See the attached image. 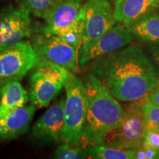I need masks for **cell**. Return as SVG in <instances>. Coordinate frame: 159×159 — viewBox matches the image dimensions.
I'll list each match as a JSON object with an SVG mask.
<instances>
[{
	"label": "cell",
	"mask_w": 159,
	"mask_h": 159,
	"mask_svg": "<svg viewBox=\"0 0 159 159\" xmlns=\"http://www.w3.org/2000/svg\"><path fill=\"white\" fill-rule=\"evenodd\" d=\"M37 107L26 105L0 117V142L16 139L29 130Z\"/></svg>",
	"instance_id": "4fadbf2b"
},
{
	"label": "cell",
	"mask_w": 159,
	"mask_h": 159,
	"mask_svg": "<svg viewBox=\"0 0 159 159\" xmlns=\"http://www.w3.org/2000/svg\"><path fill=\"white\" fill-rule=\"evenodd\" d=\"M66 98H61L52 105L35 123L31 138L42 146H52L61 142L64 122Z\"/></svg>",
	"instance_id": "8fae6325"
},
{
	"label": "cell",
	"mask_w": 159,
	"mask_h": 159,
	"mask_svg": "<svg viewBox=\"0 0 159 159\" xmlns=\"http://www.w3.org/2000/svg\"><path fill=\"white\" fill-rule=\"evenodd\" d=\"M125 27L130 32L133 40L139 44L148 46L159 42V12L149 13Z\"/></svg>",
	"instance_id": "9a60e30c"
},
{
	"label": "cell",
	"mask_w": 159,
	"mask_h": 159,
	"mask_svg": "<svg viewBox=\"0 0 159 159\" xmlns=\"http://www.w3.org/2000/svg\"><path fill=\"white\" fill-rule=\"evenodd\" d=\"M81 80L86 98V116L80 146L102 144L105 135L122 120L124 108L105 85L91 72Z\"/></svg>",
	"instance_id": "7a4b0ae2"
},
{
	"label": "cell",
	"mask_w": 159,
	"mask_h": 159,
	"mask_svg": "<svg viewBox=\"0 0 159 159\" xmlns=\"http://www.w3.org/2000/svg\"><path fill=\"white\" fill-rule=\"evenodd\" d=\"M88 158L94 159H136V150H121L104 144L84 147Z\"/></svg>",
	"instance_id": "e0dca14e"
},
{
	"label": "cell",
	"mask_w": 159,
	"mask_h": 159,
	"mask_svg": "<svg viewBox=\"0 0 159 159\" xmlns=\"http://www.w3.org/2000/svg\"><path fill=\"white\" fill-rule=\"evenodd\" d=\"M147 130H159V105L144 99L143 102Z\"/></svg>",
	"instance_id": "ffe728a7"
},
{
	"label": "cell",
	"mask_w": 159,
	"mask_h": 159,
	"mask_svg": "<svg viewBox=\"0 0 159 159\" xmlns=\"http://www.w3.org/2000/svg\"><path fill=\"white\" fill-rule=\"evenodd\" d=\"M159 9V0H116L114 14L116 23L125 27Z\"/></svg>",
	"instance_id": "5bb4252c"
},
{
	"label": "cell",
	"mask_w": 159,
	"mask_h": 159,
	"mask_svg": "<svg viewBox=\"0 0 159 159\" xmlns=\"http://www.w3.org/2000/svg\"><path fill=\"white\" fill-rule=\"evenodd\" d=\"M145 99L149 102L159 105V85L153 91H152L148 96H146Z\"/></svg>",
	"instance_id": "603a6c76"
},
{
	"label": "cell",
	"mask_w": 159,
	"mask_h": 159,
	"mask_svg": "<svg viewBox=\"0 0 159 159\" xmlns=\"http://www.w3.org/2000/svg\"><path fill=\"white\" fill-rule=\"evenodd\" d=\"M157 151H158V154H157V158L159 159V149H158Z\"/></svg>",
	"instance_id": "cb8c5ba5"
},
{
	"label": "cell",
	"mask_w": 159,
	"mask_h": 159,
	"mask_svg": "<svg viewBox=\"0 0 159 159\" xmlns=\"http://www.w3.org/2000/svg\"><path fill=\"white\" fill-rule=\"evenodd\" d=\"M133 38L123 25L118 24L100 37L84 41L78 49V62L85 66L99 57L114 52L131 44Z\"/></svg>",
	"instance_id": "9c48e42d"
},
{
	"label": "cell",
	"mask_w": 159,
	"mask_h": 159,
	"mask_svg": "<svg viewBox=\"0 0 159 159\" xmlns=\"http://www.w3.org/2000/svg\"><path fill=\"white\" fill-rule=\"evenodd\" d=\"M0 1H5V0H0Z\"/></svg>",
	"instance_id": "d4e9b609"
},
{
	"label": "cell",
	"mask_w": 159,
	"mask_h": 159,
	"mask_svg": "<svg viewBox=\"0 0 159 159\" xmlns=\"http://www.w3.org/2000/svg\"><path fill=\"white\" fill-rule=\"evenodd\" d=\"M29 73L30 102L37 108L49 106L72 74L61 66L39 57Z\"/></svg>",
	"instance_id": "3957f363"
},
{
	"label": "cell",
	"mask_w": 159,
	"mask_h": 159,
	"mask_svg": "<svg viewBox=\"0 0 159 159\" xmlns=\"http://www.w3.org/2000/svg\"><path fill=\"white\" fill-rule=\"evenodd\" d=\"M38 57L76 73L79 71L78 49L57 35H46L38 31L30 38Z\"/></svg>",
	"instance_id": "52a82bcc"
},
{
	"label": "cell",
	"mask_w": 159,
	"mask_h": 159,
	"mask_svg": "<svg viewBox=\"0 0 159 159\" xmlns=\"http://www.w3.org/2000/svg\"><path fill=\"white\" fill-rule=\"evenodd\" d=\"M84 0H64L46 19L39 31L46 35L60 36L80 25V16Z\"/></svg>",
	"instance_id": "7c38bea8"
},
{
	"label": "cell",
	"mask_w": 159,
	"mask_h": 159,
	"mask_svg": "<svg viewBox=\"0 0 159 159\" xmlns=\"http://www.w3.org/2000/svg\"><path fill=\"white\" fill-rule=\"evenodd\" d=\"M142 147L156 150L159 149V130H147Z\"/></svg>",
	"instance_id": "44dd1931"
},
{
	"label": "cell",
	"mask_w": 159,
	"mask_h": 159,
	"mask_svg": "<svg viewBox=\"0 0 159 159\" xmlns=\"http://www.w3.org/2000/svg\"><path fill=\"white\" fill-rule=\"evenodd\" d=\"M82 43L100 37L116 25L109 0H86L80 16Z\"/></svg>",
	"instance_id": "30bf717a"
},
{
	"label": "cell",
	"mask_w": 159,
	"mask_h": 159,
	"mask_svg": "<svg viewBox=\"0 0 159 159\" xmlns=\"http://www.w3.org/2000/svg\"><path fill=\"white\" fill-rule=\"evenodd\" d=\"M52 158L57 159H84L88 158V156L84 147H72L66 144H62L55 150Z\"/></svg>",
	"instance_id": "d6986e66"
},
{
	"label": "cell",
	"mask_w": 159,
	"mask_h": 159,
	"mask_svg": "<svg viewBox=\"0 0 159 159\" xmlns=\"http://www.w3.org/2000/svg\"><path fill=\"white\" fill-rule=\"evenodd\" d=\"M144 99L130 102L123 107L122 120L105 135L102 144L121 150H137L142 146L147 131Z\"/></svg>",
	"instance_id": "277c9868"
},
{
	"label": "cell",
	"mask_w": 159,
	"mask_h": 159,
	"mask_svg": "<svg viewBox=\"0 0 159 159\" xmlns=\"http://www.w3.org/2000/svg\"><path fill=\"white\" fill-rule=\"evenodd\" d=\"M90 72L118 101L142 99L159 85V74L141 46L130 44L93 62Z\"/></svg>",
	"instance_id": "6da1fadb"
},
{
	"label": "cell",
	"mask_w": 159,
	"mask_h": 159,
	"mask_svg": "<svg viewBox=\"0 0 159 159\" xmlns=\"http://www.w3.org/2000/svg\"><path fill=\"white\" fill-rule=\"evenodd\" d=\"M29 102L28 91L19 81H12L0 86V117Z\"/></svg>",
	"instance_id": "2e32d148"
},
{
	"label": "cell",
	"mask_w": 159,
	"mask_h": 159,
	"mask_svg": "<svg viewBox=\"0 0 159 159\" xmlns=\"http://www.w3.org/2000/svg\"><path fill=\"white\" fill-rule=\"evenodd\" d=\"M64 122L61 143L80 146L81 135L86 116V98L82 80L71 75L65 86Z\"/></svg>",
	"instance_id": "5b68a950"
},
{
	"label": "cell",
	"mask_w": 159,
	"mask_h": 159,
	"mask_svg": "<svg viewBox=\"0 0 159 159\" xmlns=\"http://www.w3.org/2000/svg\"><path fill=\"white\" fill-rule=\"evenodd\" d=\"M37 61L38 55L30 40H23L0 51V86L21 80Z\"/></svg>",
	"instance_id": "ba28073f"
},
{
	"label": "cell",
	"mask_w": 159,
	"mask_h": 159,
	"mask_svg": "<svg viewBox=\"0 0 159 159\" xmlns=\"http://www.w3.org/2000/svg\"><path fill=\"white\" fill-rule=\"evenodd\" d=\"M63 1L64 0H17V2L31 14L45 20Z\"/></svg>",
	"instance_id": "ac0fdd59"
},
{
	"label": "cell",
	"mask_w": 159,
	"mask_h": 159,
	"mask_svg": "<svg viewBox=\"0 0 159 159\" xmlns=\"http://www.w3.org/2000/svg\"><path fill=\"white\" fill-rule=\"evenodd\" d=\"M31 13L21 6L8 5L0 9V51L30 38L39 31Z\"/></svg>",
	"instance_id": "8992f818"
},
{
	"label": "cell",
	"mask_w": 159,
	"mask_h": 159,
	"mask_svg": "<svg viewBox=\"0 0 159 159\" xmlns=\"http://www.w3.org/2000/svg\"><path fill=\"white\" fill-rule=\"evenodd\" d=\"M144 50L159 74V42L146 46Z\"/></svg>",
	"instance_id": "7402d4cb"
}]
</instances>
